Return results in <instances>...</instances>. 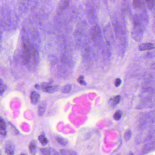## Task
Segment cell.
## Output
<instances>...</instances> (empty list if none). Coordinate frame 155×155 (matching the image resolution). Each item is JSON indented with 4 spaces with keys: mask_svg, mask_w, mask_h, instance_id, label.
<instances>
[{
    "mask_svg": "<svg viewBox=\"0 0 155 155\" xmlns=\"http://www.w3.org/2000/svg\"><path fill=\"white\" fill-rule=\"evenodd\" d=\"M146 28V26L142 25L134 24L132 30V35L133 39L137 41L141 40L143 35L144 31Z\"/></svg>",
    "mask_w": 155,
    "mask_h": 155,
    "instance_id": "1",
    "label": "cell"
},
{
    "mask_svg": "<svg viewBox=\"0 0 155 155\" xmlns=\"http://www.w3.org/2000/svg\"><path fill=\"white\" fill-rule=\"evenodd\" d=\"M41 88L44 92L51 94L57 92L59 89V86L52 85L50 83H44L41 85Z\"/></svg>",
    "mask_w": 155,
    "mask_h": 155,
    "instance_id": "2",
    "label": "cell"
},
{
    "mask_svg": "<svg viewBox=\"0 0 155 155\" xmlns=\"http://www.w3.org/2000/svg\"><path fill=\"white\" fill-rule=\"evenodd\" d=\"M5 151L8 155H14L15 153V147L12 141H6L5 145Z\"/></svg>",
    "mask_w": 155,
    "mask_h": 155,
    "instance_id": "3",
    "label": "cell"
},
{
    "mask_svg": "<svg viewBox=\"0 0 155 155\" xmlns=\"http://www.w3.org/2000/svg\"><path fill=\"white\" fill-rule=\"evenodd\" d=\"M30 99H31V102L33 104H36L40 99V95L38 92L34 91L31 93V96H30Z\"/></svg>",
    "mask_w": 155,
    "mask_h": 155,
    "instance_id": "4",
    "label": "cell"
},
{
    "mask_svg": "<svg viewBox=\"0 0 155 155\" xmlns=\"http://www.w3.org/2000/svg\"><path fill=\"white\" fill-rule=\"evenodd\" d=\"M46 109V101L42 102L38 107V113L39 116L41 117L44 114Z\"/></svg>",
    "mask_w": 155,
    "mask_h": 155,
    "instance_id": "5",
    "label": "cell"
},
{
    "mask_svg": "<svg viewBox=\"0 0 155 155\" xmlns=\"http://www.w3.org/2000/svg\"><path fill=\"white\" fill-rule=\"evenodd\" d=\"M154 45L151 43L142 44L139 46V50L141 51H146L154 49Z\"/></svg>",
    "mask_w": 155,
    "mask_h": 155,
    "instance_id": "6",
    "label": "cell"
},
{
    "mask_svg": "<svg viewBox=\"0 0 155 155\" xmlns=\"http://www.w3.org/2000/svg\"><path fill=\"white\" fill-rule=\"evenodd\" d=\"M0 134L3 136H5L6 134L5 122L1 117H0Z\"/></svg>",
    "mask_w": 155,
    "mask_h": 155,
    "instance_id": "7",
    "label": "cell"
},
{
    "mask_svg": "<svg viewBox=\"0 0 155 155\" xmlns=\"http://www.w3.org/2000/svg\"><path fill=\"white\" fill-rule=\"evenodd\" d=\"M29 150L31 155H36V143L35 140H32L29 145Z\"/></svg>",
    "mask_w": 155,
    "mask_h": 155,
    "instance_id": "8",
    "label": "cell"
},
{
    "mask_svg": "<svg viewBox=\"0 0 155 155\" xmlns=\"http://www.w3.org/2000/svg\"><path fill=\"white\" fill-rule=\"evenodd\" d=\"M60 153L61 155H77L75 151L69 149H62L60 151Z\"/></svg>",
    "mask_w": 155,
    "mask_h": 155,
    "instance_id": "9",
    "label": "cell"
},
{
    "mask_svg": "<svg viewBox=\"0 0 155 155\" xmlns=\"http://www.w3.org/2000/svg\"><path fill=\"white\" fill-rule=\"evenodd\" d=\"M120 96H119V95L116 96L114 98H111L110 100L111 105L113 107L116 106L120 101Z\"/></svg>",
    "mask_w": 155,
    "mask_h": 155,
    "instance_id": "10",
    "label": "cell"
},
{
    "mask_svg": "<svg viewBox=\"0 0 155 155\" xmlns=\"http://www.w3.org/2000/svg\"><path fill=\"white\" fill-rule=\"evenodd\" d=\"M56 140L61 146H63V147L67 146L68 143V141L66 139L60 136L57 137Z\"/></svg>",
    "mask_w": 155,
    "mask_h": 155,
    "instance_id": "11",
    "label": "cell"
},
{
    "mask_svg": "<svg viewBox=\"0 0 155 155\" xmlns=\"http://www.w3.org/2000/svg\"><path fill=\"white\" fill-rule=\"evenodd\" d=\"M145 0H133V5L137 8H141L144 4Z\"/></svg>",
    "mask_w": 155,
    "mask_h": 155,
    "instance_id": "12",
    "label": "cell"
},
{
    "mask_svg": "<svg viewBox=\"0 0 155 155\" xmlns=\"http://www.w3.org/2000/svg\"><path fill=\"white\" fill-rule=\"evenodd\" d=\"M93 37L94 39H97L98 37H99L100 35V30L99 27L98 26H95L93 31Z\"/></svg>",
    "mask_w": 155,
    "mask_h": 155,
    "instance_id": "13",
    "label": "cell"
},
{
    "mask_svg": "<svg viewBox=\"0 0 155 155\" xmlns=\"http://www.w3.org/2000/svg\"><path fill=\"white\" fill-rule=\"evenodd\" d=\"M7 89L6 85L4 84L2 79H0V95H3L5 90Z\"/></svg>",
    "mask_w": 155,
    "mask_h": 155,
    "instance_id": "14",
    "label": "cell"
},
{
    "mask_svg": "<svg viewBox=\"0 0 155 155\" xmlns=\"http://www.w3.org/2000/svg\"><path fill=\"white\" fill-rule=\"evenodd\" d=\"M68 0H61L59 3V7L61 9H64L69 5Z\"/></svg>",
    "mask_w": 155,
    "mask_h": 155,
    "instance_id": "15",
    "label": "cell"
},
{
    "mask_svg": "<svg viewBox=\"0 0 155 155\" xmlns=\"http://www.w3.org/2000/svg\"><path fill=\"white\" fill-rule=\"evenodd\" d=\"M71 89H72V85L70 84H68L63 87L61 89V91L64 94H68L70 92Z\"/></svg>",
    "mask_w": 155,
    "mask_h": 155,
    "instance_id": "16",
    "label": "cell"
},
{
    "mask_svg": "<svg viewBox=\"0 0 155 155\" xmlns=\"http://www.w3.org/2000/svg\"><path fill=\"white\" fill-rule=\"evenodd\" d=\"M39 140L44 146L47 144L48 143V140L43 135H40L39 137Z\"/></svg>",
    "mask_w": 155,
    "mask_h": 155,
    "instance_id": "17",
    "label": "cell"
},
{
    "mask_svg": "<svg viewBox=\"0 0 155 155\" xmlns=\"http://www.w3.org/2000/svg\"><path fill=\"white\" fill-rule=\"evenodd\" d=\"M145 2L146 3L147 7L149 9H151L154 7L155 0H145Z\"/></svg>",
    "mask_w": 155,
    "mask_h": 155,
    "instance_id": "18",
    "label": "cell"
},
{
    "mask_svg": "<svg viewBox=\"0 0 155 155\" xmlns=\"http://www.w3.org/2000/svg\"><path fill=\"white\" fill-rule=\"evenodd\" d=\"M122 114V112L120 110H118L117 112H116L113 115V118L115 119V120H119L121 118Z\"/></svg>",
    "mask_w": 155,
    "mask_h": 155,
    "instance_id": "19",
    "label": "cell"
},
{
    "mask_svg": "<svg viewBox=\"0 0 155 155\" xmlns=\"http://www.w3.org/2000/svg\"><path fill=\"white\" fill-rule=\"evenodd\" d=\"M40 152L42 155H51V149L47 148L40 149Z\"/></svg>",
    "mask_w": 155,
    "mask_h": 155,
    "instance_id": "20",
    "label": "cell"
},
{
    "mask_svg": "<svg viewBox=\"0 0 155 155\" xmlns=\"http://www.w3.org/2000/svg\"><path fill=\"white\" fill-rule=\"evenodd\" d=\"M131 131L130 130H127L126 132H125L124 135V138L126 141H128L130 139L131 137Z\"/></svg>",
    "mask_w": 155,
    "mask_h": 155,
    "instance_id": "21",
    "label": "cell"
},
{
    "mask_svg": "<svg viewBox=\"0 0 155 155\" xmlns=\"http://www.w3.org/2000/svg\"><path fill=\"white\" fill-rule=\"evenodd\" d=\"M155 142H153V143H151L148 144V145H147L146 146V148H145V150L147 151H151V150H153V149H155Z\"/></svg>",
    "mask_w": 155,
    "mask_h": 155,
    "instance_id": "22",
    "label": "cell"
},
{
    "mask_svg": "<svg viewBox=\"0 0 155 155\" xmlns=\"http://www.w3.org/2000/svg\"><path fill=\"white\" fill-rule=\"evenodd\" d=\"M77 81L79 83H80V85H86V83L85 81L83 76H79Z\"/></svg>",
    "mask_w": 155,
    "mask_h": 155,
    "instance_id": "23",
    "label": "cell"
},
{
    "mask_svg": "<svg viewBox=\"0 0 155 155\" xmlns=\"http://www.w3.org/2000/svg\"><path fill=\"white\" fill-rule=\"evenodd\" d=\"M122 83V80L120 79L117 78L115 80L114 84H115V86L117 87H118Z\"/></svg>",
    "mask_w": 155,
    "mask_h": 155,
    "instance_id": "24",
    "label": "cell"
},
{
    "mask_svg": "<svg viewBox=\"0 0 155 155\" xmlns=\"http://www.w3.org/2000/svg\"><path fill=\"white\" fill-rule=\"evenodd\" d=\"M51 155H60L57 151L53 149H51Z\"/></svg>",
    "mask_w": 155,
    "mask_h": 155,
    "instance_id": "25",
    "label": "cell"
},
{
    "mask_svg": "<svg viewBox=\"0 0 155 155\" xmlns=\"http://www.w3.org/2000/svg\"><path fill=\"white\" fill-rule=\"evenodd\" d=\"M35 87L37 89H39V88H40L39 87V85H36V86H35Z\"/></svg>",
    "mask_w": 155,
    "mask_h": 155,
    "instance_id": "26",
    "label": "cell"
},
{
    "mask_svg": "<svg viewBox=\"0 0 155 155\" xmlns=\"http://www.w3.org/2000/svg\"><path fill=\"white\" fill-rule=\"evenodd\" d=\"M20 155H25V154H21Z\"/></svg>",
    "mask_w": 155,
    "mask_h": 155,
    "instance_id": "27",
    "label": "cell"
},
{
    "mask_svg": "<svg viewBox=\"0 0 155 155\" xmlns=\"http://www.w3.org/2000/svg\"><path fill=\"white\" fill-rule=\"evenodd\" d=\"M131 155H133V154H131Z\"/></svg>",
    "mask_w": 155,
    "mask_h": 155,
    "instance_id": "28",
    "label": "cell"
},
{
    "mask_svg": "<svg viewBox=\"0 0 155 155\" xmlns=\"http://www.w3.org/2000/svg\"><path fill=\"white\" fill-rule=\"evenodd\" d=\"M118 155V154H117V155Z\"/></svg>",
    "mask_w": 155,
    "mask_h": 155,
    "instance_id": "29",
    "label": "cell"
},
{
    "mask_svg": "<svg viewBox=\"0 0 155 155\" xmlns=\"http://www.w3.org/2000/svg\"><path fill=\"white\" fill-rule=\"evenodd\" d=\"M0 155H1V154H0Z\"/></svg>",
    "mask_w": 155,
    "mask_h": 155,
    "instance_id": "30",
    "label": "cell"
}]
</instances>
